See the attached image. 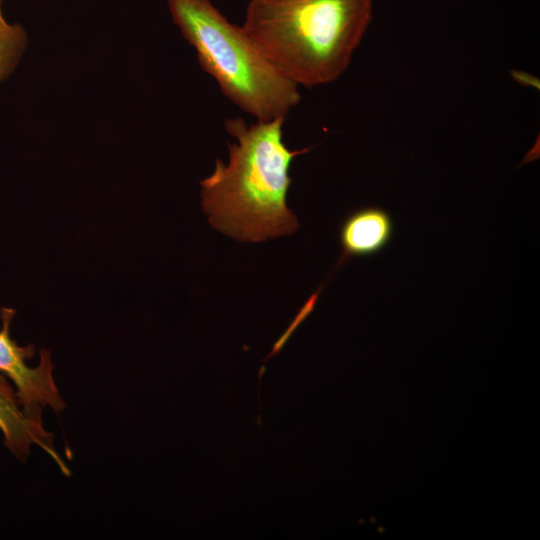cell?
<instances>
[{
  "label": "cell",
  "mask_w": 540,
  "mask_h": 540,
  "mask_svg": "<svg viewBox=\"0 0 540 540\" xmlns=\"http://www.w3.org/2000/svg\"><path fill=\"white\" fill-rule=\"evenodd\" d=\"M285 117L247 125L225 121L237 142L229 143V162L216 160L214 172L200 181L201 203L216 230L238 241L258 242L290 235L298 221L287 207L292 160L309 148L291 151L283 142Z\"/></svg>",
  "instance_id": "obj_1"
},
{
  "label": "cell",
  "mask_w": 540,
  "mask_h": 540,
  "mask_svg": "<svg viewBox=\"0 0 540 540\" xmlns=\"http://www.w3.org/2000/svg\"><path fill=\"white\" fill-rule=\"evenodd\" d=\"M372 0H249L241 28L288 80L313 88L348 69Z\"/></svg>",
  "instance_id": "obj_2"
},
{
  "label": "cell",
  "mask_w": 540,
  "mask_h": 540,
  "mask_svg": "<svg viewBox=\"0 0 540 540\" xmlns=\"http://www.w3.org/2000/svg\"><path fill=\"white\" fill-rule=\"evenodd\" d=\"M168 7L201 68L238 108L257 121H269L286 117L300 102L298 86L210 0H168Z\"/></svg>",
  "instance_id": "obj_3"
},
{
  "label": "cell",
  "mask_w": 540,
  "mask_h": 540,
  "mask_svg": "<svg viewBox=\"0 0 540 540\" xmlns=\"http://www.w3.org/2000/svg\"><path fill=\"white\" fill-rule=\"evenodd\" d=\"M15 315L12 308L0 310V373L9 378L24 409L33 416L42 417L46 407L60 412L65 403L54 382L53 363L48 350L42 349L37 367L32 368L26 361L34 356L32 344L19 346L10 337V325Z\"/></svg>",
  "instance_id": "obj_4"
},
{
  "label": "cell",
  "mask_w": 540,
  "mask_h": 540,
  "mask_svg": "<svg viewBox=\"0 0 540 540\" xmlns=\"http://www.w3.org/2000/svg\"><path fill=\"white\" fill-rule=\"evenodd\" d=\"M0 430L4 444L19 460L24 461L31 445H38L55 463L62 473L69 475V469L56 452L53 434L43 427L42 417L33 416L22 406L16 390L0 373Z\"/></svg>",
  "instance_id": "obj_5"
},
{
  "label": "cell",
  "mask_w": 540,
  "mask_h": 540,
  "mask_svg": "<svg viewBox=\"0 0 540 540\" xmlns=\"http://www.w3.org/2000/svg\"><path fill=\"white\" fill-rule=\"evenodd\" d=\"M390 214L379 207H364L349 214L339 229L341 257L336 268L353 257L380 252L393 235Z\"/></svg>",
  "instance_id": "obj_6"
},
{
  "label": "cell",
  "mask_w": 540,
  "mask_h": 540,
  "mask_svg": "<svg viewBox=\"0 0 540 540\" xmlns=\"http://www.w3.org/2000/svg\"><path fill=\"white\" fill-rule=\"evenodd\" d=\"M0 0V83L15 69L27 42L24 29L18 24H9L2 15Z\"/></svg>",
  "instance_id": "obj_7"
},
{
  "label": "cell",
  "mask_w": 540,
  "mask_h": 540,
  "mask_svg": "<svg viewBox=\"0 0 540 540\" xmlns=\"http://www.w3.org/2000/svg\"><path fill=\"white\" fill-rule=\"evenodd\" d=\"M319 295V291L314 293L309 300L306 302L304 307L300 310V312L297 314L296 318L293 320L289 328L285 331V333L279 338V340L274 344L272 351L269 353V355L266 357L265 361H267L269 358L273 357L274 355L278 354L285 342L289 339L291 334L294 332V330L297 328V326L311 313L313 310L315 303L317 301Z\"/></svg>",
  "instance_id": "obj_8"
},
{
  "label": "cell",
  "mask_w": 540,
  "mask_h": 540,
  "mask_svg": "<svg viewBox=\"0 0 540 540\" xmlns=\"http://www.w3.org/2000/svg\"><path fill=\"white\" fill-rule=\"evenodd\" d=\"M510 74H511V77L520 85L526 86V87H532L539 90L540 82L536 76L528 72L517 70V69L511 70Z\"/></svg>",
  "instance_id": "obj_9"
}]
</instances>
